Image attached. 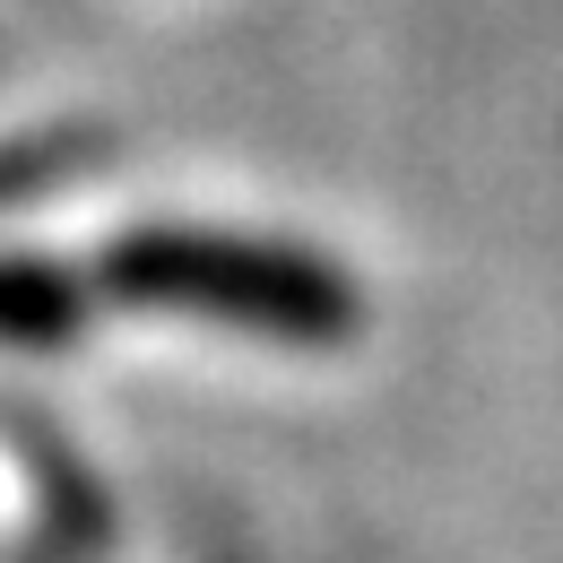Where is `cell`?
<instances>
[{
	"label": "cell",
	"instance_id": "1",
	"mask_svg": "<svg viewBox=\"0 0 563 563\" xmlns=\"http://www.w3.org/2000/svg\"><path fill=\"white\" fill-rule=\"evenodd\" d=\"M104 295L131 303H165V312H209L234 330H269V339H303L330 347L355 330V286L347 269L295 252V243H252V234H200V225H140L122 243H104L96 261Z\"/></svg>",
	"mask_w": 563,
	"mask_h": 563
},
{
	"label": "cell",
	"instance_id": "3",
	"mask_svg": "<svg viewBox=\"0 0 563 563\" xmlns=\"http://www.w3.org/2000/svg\"><path fill=\"white\" fill-rule=\"evenodd\" d=\"M87 156H96V147H78V140H26V147H9V156H0V200L62 183V174H78Z\"/></svg>",
	"mask_w": 563,
	"mask_h": 563
},
{
	"label": "cell",
	"instance_id": "2",
	"mask_svg": "<svg viewBox=\"0 0 563 563\" xmlns=\"http://www.w3.org/2000/svg\"><path fill=\"white\" fill-rule=\"evenodd\" d=\"M78 286L53 278L44 261H0V339H18V347H62L78 330Z\"/></svg>",
	"mask_w": 563,
	"mask_h": 563
}]
</instances>
